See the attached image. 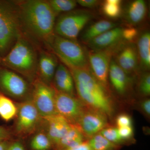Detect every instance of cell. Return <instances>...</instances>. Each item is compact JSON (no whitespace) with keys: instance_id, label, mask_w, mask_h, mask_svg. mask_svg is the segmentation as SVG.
Segmentation results:
<instances>
[{"instance_id":"cell-23","label":"cell","mask_w":150,"mask_h":150,"mask_svg":"<svg viewBox=\"0 0 150 150\" xmlns=\"http://www.w3.org/2000/svg\"><path fill=\"white\" fill-rule=\"evenodd\" d=\"M18 109L17 103L0 93V117L3 120L8 122L15 118Z\"/></svg>"},{"instance_id":"cell-5","label":"cell","mask_w":150,"mask_h":150,"mask_svg":"<svg viewBox=\"0 0 150 150\" xmlns=\"http://www.w3.org/2000/svg\"><path fill=\"white\" fill-rule=\"evenodd\" d=\"M48 51L54 53L68 68L88 69L87 52L77 40L54 34Z\"/></svg>"},{"instance_id":"cell-31","label":"cell","mask_w":150,"mask_h":150,"mask_svg":"<svg viewBox=\"0 0 150 150\" xmlns=\"http://www.w3.org/2000/svg\"><path fill=\"white\" fill-rule=\"evenodd\" d=\"M116 123L118 128L132 126V120L131 116L128 114L123 113L117 116L116 118Z\"/></svg>"},{"instance_id":"cell-35","label":"cell","mask_w":150,"mask_h":150,"mask_svg":"<svg viewBox=\"0 0 150 150\" xmlns=\"http://www.w3.org/2000/svg\"><path fill=\"white\" fill-rule=\"evenodd\" d=\"M140 106L142 111L145 115L149 116L150 115V100L146 99L142 100L140 103Z\"/></svg>"},{"instance_id":"cell-10","label":"cell","mask_w":150,"mask_h":150,"mask_svg":"<svg viewBox=\"0 0 150 150\" xmlns=\"http://www.w3.org/2000/svg\"><path fill=\"white\" fill-rule=\"evenodd\" d=\"M55 107L57 114L63 116L70 124H76L86 106L77 97L56 90Z\"/></svg>"},{"instance_id":"cell-15","label":"cell","mask_w":150,"mask_h":150,"mask_svg":"<svg viewBox=\"0 0 150 150\" xmlns=\"http://www.w3.org/2000/svg\"><path fill=\"white\" fill-rule=\"evenodd\" d=\"M123 28L116 27L95 38L87 43L93 51L108 50L118 48L125 42L122 36Z\"/></svg>"},{"instance_id":"cell-8","label":"cell","mask_w":150,"mask_h":150,"mask_svg":"<svg viewBox=\"0 0 150 150\" xmlns=\"http://www.w3.org/2000/svg\"><path fill=\"white\" fill-rule=\"evenodd\" d=\"M93 17V14L86 10H74L62 14L56 21L54 33L61 37L76 40L82 29Z\"/></svg>"},{"instance_id":"cell-1","label":"cell","mask_w":150,"mask_h":150,"mask_svg":"<svg viewBox=\"0 0 150 150\" xmlns=\"http://www.w3.org/2000/svg\"><path fill=\"white\" fill-rule=\"evenodd\" d=\"M22 35L38 49L48 50L54 34L56 16L47 0L18 1Z\"/></svg>"},{"instance_id":"cell-25","label":"cell","mask_w":150,"mask_h":150,"mask_svg":"<svg viewBox=\"0 0 150 150\" xmlns=\"http://www.w3.org/2000/svg\"><path fill=\"white\" fill-rule=\"evenodd\" d=\"M90 146L93 150H118L121 146L109 142L99 133L88 140Z\"/></svg>"},{"instance_id":"cell-26","label":"cell","mask_w":150,"mask_h":150,"mask_svg":"<svg viewBox=\"0 0 150 150\" xmlns=\"http://www.w3.org/2000/svg\"><path fill=\"white\" fill-rule=\"evenodd\" d=\"M49 6L56 17L74 10L77 5L74 0H48Z\"/></svg>"},{"instance_id":"cell-14","label":"cell","mask_w":150,"mask_h":150,"mask_svg":"<svg viewBox=\"0 0 150 150\" xmlns=\"http://www.w3.org/2000/svg\"><path fill=\"white\" fill-rule=\"evenodd\" d=\"M37 78L49 85L52 84L56 69L59 65L58 58L51 51L38 49Z\"/></svg>"},{"instance_id":"cell-28","label":"cell","mask_w":150,"mask_h":150,"mask_svg":"<svg viewBox=\"0 0 150 150\" xmlns=\"http://www.w3.org/2000/svg\"><path fill=\"white\" fill-rule=\"evenodd\" d=\"M99 133L106 139L115 144L121 146V145L126 143L120 137L118 128L107 127Z\"/></svg>"},{"instance_id":"cell-9","label":"cell","mask_w":150,"mask_h":150,"mask_svg":"<svg viewBox=\"0 0 150 150\" xmlns=\"http://www.w3.org/2000/svg\"><path fill=\"white\" fill-rule=\"evenodd\" d=\"M31 100L43 118L56 115V90L52 86L45 83L38 78L32 83Z\"/></svg>"},{"instance_id":"cell-27","label":"cell","mask_w":150,"mask_h":150,"mask_svg":"<svg viewBox=\"0 0 150 150\" xmlns=\"http://www.w3.org/2000/svg\"><path fill=\"white\" fill-rule=\"evenodd\" d=\"M121 1L120 0H107L102 6V11L105 16L111 18H118L121 14Z\"/></svg>"},{"instance_id":"cell-19","label":"cell","mask_w":150,"mask_h":150,"mask_svg":"<svg viewBox=\"0 0 150 150\" xmlns=\"http://www.w3.org/2000/svg\"><path fill=\"white\" fill-rule=\"evenodd\" d=\"M86 138L76 124H71L69 130L57 144L53 150L67 149L76 147L87 141Z\"/></svg>"},{"instance_id":"cell-3","label":"cell","mask_w":150,"mask_h":150,"mask_svg":"<svg viewBox=\"0 0 150 150\" xmlns=\"http://www.w3.org/2000/svg\"><path fill=\"white\" fill-rule=\"evenodd\" d=\"M38 49L24 35L2 58L1 66L20 75L32 84L37 77Z\"/></svg>"},{"instance_id":"cell-12","label":"cell","mask_w":150,"mask_h":150,"mask_svg":"<svg viewBox=\"0 0 150 150\" xmlns=\"http://www.w3.org/2000/svg\"><path fill=\"white\" fill-rule=\"evenodd\" d=\"M108 118L104 112L86 106L76 125L89 139L108 127Z\"/></svg>"},{"instance_id":"cell-20","label":"cell","mask_w":150,"mask_h":150,"mask_svg":"<svg viewBox=\"0 0 150 150\" xmlns=\"http://www.w3.org/2000/svg\"><path fill=\"white\" fill-rule=\"evenodd\" d=\"M137 46L139 56V69L148 71L150 68V33L148 30L138 36Z\"/></svg>"},{"instance_id":"cell-17","label":"cell","mask_w":150,"mask_h":150,"mask_svg":"<svg viewBox=\"0 0 150 150\" xmlns=\"http://www.w3.org/2000/svg\"><path fill=\"white\" fill-rule=\"evenodd\" d=\"M51 86L57 91L76 96L72 76L69 69L63 63H59Z\"/></svg>"},{"instance_id":"cell-22","label":"cell","mask_w":150,"mask_h":150,"mask_svg":"<svg viewBox=\"0 0 150 150\" xmlns=\"http://www.w3.org/2000/svg\"><path fill=\"white\" fill-rule=\"evenodd\" d=\"M117 26L116 23L110 21L101 20L88 27L83 33L81 39L84 43H87L95 38Z\"/></svg>"},{"instance_id":"cell-33","label":"cell","mask_w":150,"mask_h":150,"mask_svg":"<svg viewBox=\"0 0 150 150\" xmlns=\"http://www.w3.org/2000/svg\"><path fill=\"white\" fill-rule=\"evenodd\" d=\"M76 1L81 6L88 8L95 7L99 3V1L96 0H78Z\"/></svg>"},{"instance_id":"cell-32","label":"cell","mask_w":150,"mask_h":150,"mask_svg":"<svg viewBox=\"0 0 150 150\" xmlns=\"http://www.w3.org/2000/svg\"><path fill=\"white\" fill-rule=\"evenodd\" d=\"M120 137L125 142L131 139L134 135V129L132 126H125L118 128Z\"/></svg>"},{"instance_id":"cell-2","label":"cell","mask_w":150,"mask_h":150,"mask_svg":"<svg viewBox=\"0 0 150 150\" xmlns=\"http://www.w3.org/2000/svg\"><path fill=\"white\" fill-rule=\"evenodd\" d=\"M67 68L74 79L78 98L87 107L104 112L108 117H112L114 108L110 90L96 79L90 68Z\"/></svg>"},{"instance_id":"cell-37","label":"cell","mask_w":150,"mask_h":150,"mask_svg":"<svg viewBox=\"0 0 150 150\" xmlns=\"http://www.w3.org/2000/svg\"><path fill=\"white\" fill-rule=\"evenodd\" d=\"M53 150H93L90 146L88 142V140L84 142L83 143L79 145L76 147L71 149H67Z\"/></svg>"},{"instance_id":"cell-40","label":"cell","mask_w":150,"mask_h":150,"mask_svg":"<svg viewBox=\"0 0 150 150\" xmlns=\"http://www.w3.org/2000/svg\"><path fill=\"white\" fill-rule=\"evenodd\" d=\"M0 93H1V92H0Z\"/></svg>"},{"instance_id":"cell-29","label":"cell","mask_w":150,"mask_h":150,"mask_svg":"<svg viewBox=\"0 0 150 150\" xmlns=\"http://www.w3.org/2000/svg\"><path fill=\"white\" fill-rule=\"evenodd\" d=\"M139 91L142 96H150V74L149 71H145L141 75L139 83Z\"/></svg>"},{"instance_id":"cell-18","label":"cell","mask_w":150,"mask_h":150,"mask_svg":"<svg viewBox=\"0 0 150 150\" xmlns=\"http://www.w3.org/2000/svg\"><path fill=\"white\" fill-rule=\"evenodd\" d=\"M108 79L115 91L121 95L129 91L132 83V77L129 76L112 58L108 72Z\"/></svg>"},{"instance_id":"cell-24","label":"cell","mask_w":150,"mask_h":150,"mask_svg":"<svg viewBox=\"0 0 150 150\" xmlns=\"http://www.w3.org/2000/svg\"><path fill=\"white\" fill-rule=\"evenodd\" d=\"M30 146L31 150H51L53 145L47 134L43 130L38 131L30 140Z\"/></svg>"},{"instance_id":"cell-13","label":"cell","mask_w":150,"mask_h":150,"mask_svg":"<svg viewBox=\"0 0 150 150\" xmlns=\"http://www.w3.org/2000/svg\"><path fill=\"white\" fill-rule=\"evenodd\" d=\"M113 56L116 64L131 77L138 73L139 69L137 46L133 43L124 42L118 48Z\"/></svg>"},{"instance_id":"cell-16","label":"cell","mask_w":150,"mask_h":150,"mask_svg":"<svg viewBox=\"0 0 150 150\" xmlns=\"http://www.w3.org/2000/svg\"><path fill=\"white\" fill-rule=\"evenodd\" d=\"M44 130L54 146L66 135L71 127V124L63 116L56 114L44 118Z\"/></svg>"},{"instance_id":"cell-30","label":"cell","mask_w":150,"mask_h":150,"mask_svg":"<svg viewBox=\"0 0 150 150\" xmlns=\"http://www.w3.org/2000/svg\"><path fill=\"white\" fill-rule=\"evenodd\" d=\"M122 36L125 42L133 43L139 36V31L137 28L132 26L123 28Z\"/></svg>"},{"instance_id":"cell-34","label":"cell","mask_w":150,"mask_h":150,"mask_svg":"<svg viewBox=\"0 0 150 150\" xmlns=\"http://www.w3.org/2000/svg\"><path fill=\"white\" fill-rule=\"evenodd\" d=\"M11 133L4 127L0 126V142L9 141L11 138Z\"/></svg>"},{"instance_id":"cell-6","label":"cell","mask_w":150,"mask_h":150,"mask_svg":"<svg viewBox=\"0 0 150 150\" xmlns=\"http://www.w3.org/2000/svg\"><path fill=\"white\" fill-rule=\"evenodd\" d=\"M17 105L18 109L13 126V134L16 136L25 138L42 130L44 118L31 100L18 103Z\"/></svg>"},{"instance_id":"cell-7","label":"cell","mask_w":150,"mask_h":150,"mask_svg":"<svg viewBox=\"0 0 150 150\" xmlns=\"http://www.w3.org/2000/svg\"><path fill=\"white\" fill-rule=\"evenodd\" d=\"M32 85L20 75L0 66V92L11 99L21 102L31 100Z\"/></svg>"},{"instance_id":"cell-11","label":"cell","mask_w":150,"mask_h":150,"mask_svg":"<svg viewBox=\"0 0 150 150\" xmlns=\"http://www.w3.org/2000/svg\"><path fill=\"white\" fill-rule=\"evenodd\" d=\"M115 51V49H110L91 50L87 52L89 66L92 73L96 79L108 89L109 67Z\"/></svg>"},{"instance_id":"cell-4","label":"cell","mask_w":150,"mask_h":150,"mask_svg":"<svg viewBox=\"0 0 150 150\" xmlns=\"http://www.w3.org/2000/svg\"><path fill=\"white\" fill-rule=\"evenodd\" d=\"M22 35L18 1L0 0V55L2 58Z\"/></svg>"},{"instance_id":"cell-38","label":"cell","mask_w":150,"mask_h":150,"mask_svg":"<svg viewBox=\"0 0 150 150\" xmlns=\"http://www.w3.org/2000/svg\"><path fill=\"white\" fill-rule=\"evenodd\" d=\"M11 142L9 141L0 142V150H8L9 146Z\"/></svg>"},{"instance_id":"cell-21","label":"cell","mask_w":150,"mask_h":150,"mask_svg":"<svg viewBox=\"0 0 150 150\" xmlns=\"http://www.w3.org/2000/svg\"><path fill=\"white\" fill-rule=\"evenodd\" d=\"M146 13L147 6L145 1L136 0L130 3L126 8L125 19L131 25H135L144 20Z\"/></svg>"},{"instance_id":"cell-36","label":"cell","mask_w":150,"mask_h":150,"mask_svg":"<svg viewBox=\"0 0 150 150\" xmlns=\"http://www.w3.org/2000/svg\"><path fill=\"white\" fill-rule=\"evenodd\" d=\"M8 150H25V149L21 142L17 141L11 142Z\"/></svg>"},{"instance_id":"cell-39","label":"cell","mask_w":150,"mask_h":150,"mask_svg":"<svg viewBox=\"0 0 150 150\" xmlns=\"http://www.w3.org/2000/svg\"><path fill=\"white\" fill-rule=\"evenodd\" d=\"M2 60V57L0 55V66H1V64Z\"/></svg>"}]
</instances>
